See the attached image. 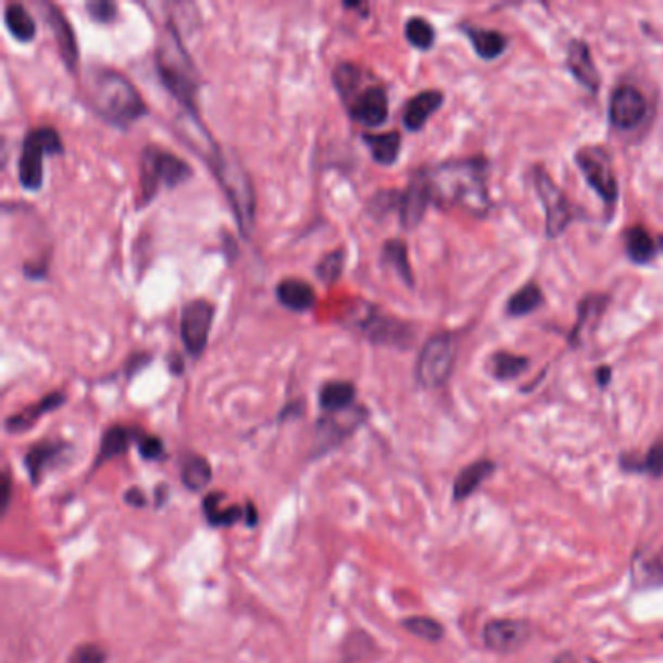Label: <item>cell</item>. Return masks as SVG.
Segmentation results:
<instances>
[{"label":"cell","instance_id":"cell-37","mask_svg":"<svg viewBox=\"0 0 663 663\" xmlns=\"http://www.w3.org/2000/svg\"><path fill=\"white\" fill-rule=\"evenodd\" d=\"M405 37L411 46L424 51V49H430L434 46L436 32H434L433 24L428 20L415 16L405 24Z\"/></svg>","mask_w":663,"mask_h":663},{"label":"cell","instance_id":"cell-26","mask_svg":"<svg viewBox=\"0 0 663 663\" xmlns=\"http://www.w3.org/2000/svg\"><path fill=\"white\" fill-rule=\"evenodd\" d=\"M4 24L9 28L10 36L18 39L20 43H29L36 39V20L24 4L10 2L9 7L4 9Z\"/></svg>","mask_w":663,"mask_h":663},{"label":"cell","instance_id":"cell-9","mask_svg":"<svg viewBox=\"0 0 663 663\" xmlns=\"http://www.w3.org/2000/svg\"><path fill=\"white\" fill-rule=\"evenodd\" d=\"M214 314H216L214 305L203 298H197L184 305L179 335H182V342L191 359H199L207 350Z\"/></svg>","mask_w":663,"mask_h":663},{"label":"cell","instance_id":"cell-46","mask_svg":"<svg viewBox=\"0 0 663 663\" xmlns=\"http://www.w3.org/2000/svg\"><path fill=\"white\" fill-rule=\"evenodd\" d=\"M660 248H662V251H663V236H662V238H660Z\"/></svg>","mask_w":663,"mask_h":663},{"label":"cell","instance_id":"cell-42","mask_svg":"<svg viewBox=\"0 0 663 663\" xmlns=\"http://www.w3.org/2000/svg\"><path fill=\"white\" fill-rule=\"evenodd\" d=\"M108 652L100 645L78 646L71 655V663H105Z\"/></svg>","mask_w":663,"mask_h":663},{"label":"cell","instance_id":"cell-11","mask_svg":"<svg viewBox=\"0 0 663 663\" xmlns=\"http://www.w3.org/2000/svg\"><path fill=\"white\" fill-rule=\"evenodd\" d=\"M535 189L539 199L543 201L545 212H547V236L559 238L566 226L572 222V207L562 193L561 187L554 184L543 167L535 170Z\"/></svg>","mask_w":663,"mask_h":663},{"label":"cell","instance_id":"cell-41","mask_svg":"<svg viewBox=\"0 0 663 663\" xmlns=\"http://www.w3.org/2000/svg\"><path fill=\"white\" fill-rule=\"evenodd\" d=\"M640 572L645 576L646 584H654V586H663V549L662 551H655L652 556H648Z\"/></svg>","mask_w":663,"mask_h":663},{"label":"cell","instance_id":"cell-17","mask_svg":"<svg viewBox=\"0 0 663 663\" xmlns=\"http://www.w3.org/2000/svg\"><path fill=\"white\" fill-rule=\"evenodd\" d=\"M443 103V93L440 90H424L416 93L415 98H411L406 102L405 111H403V125L406 130H421L426 121L433 117L436 111L440 110Z\"/></svg>","mask_w":663,"mask_h":663},{"label":"cell","instance_id":"cell-47","mask_svg":"<svg viewBox=\"0 0 663 663\" xmlns=\"http://www.w3.org/2000/svg\"><path fill=\"white\" fill-rule=\"evenodd\" d=\"M593 663H596V662H593Z\"/></svg>","mask_w":663,"mask_h":663},{"label":"cell","instance_id":"cell-44","mask_svg":"<svg viewBox=\"0 0 663 663\" xmlns=\"http://www.w3.org/2000/svg\"><path fill=\"white\" fill-rule=\"evenodd\" d=\"M125 500L129 502L130 506H142L145 504V497H142V492L139 489H130Z\"/></svg>","mask_w":663,"mask_h":663},{"label":"cell","instance_id":"cell-3","mask_svg":"<svg viewBox=\"0 0 663 663\" xmlns=\"http://www.w3.org/2000/svg\"><path fill=\"white\" fill-rule=\"evenodd\" d=\"M157 71L167 92L174 96L185 110L197 113V93H199V73L193 61L185 51L182 39L174 26H167L166 34L160 39L157 51Z\"/></svg>","mask_w":663,"mask_h":663},{"label":"cell","instance_id":"cell-36","mask_svg":"<svg viewBox=\"0 0 663 663\" xmlns=\"http://www.w3.org/2000/svg\"><path fill=\"white\" fill-rule=\"evenodd\" d=\"M347 251L342 248L333 249L332 253L323 255L322 261L315 265V275L323 285H335L342 275Z\"/></svg>","mask_w":663,"mask_h":663},{"label":"cell","instance_id":"cell-16","mask_svg":"<svg viewBox=\"0 0 663 663\" xmlns=\"http://www.w3.org/2000/svg\"><path fill=\"white\" fill-rule=\"evenodd\" d=\"M433 203L430 189L424 179L423 172L415 175V179L409 184L405 191L399 195V218L403 228H416L424 218V212L428 209V204Z\"/></svg>","mask_w":663,"mask_h":663},{"label":"cell","instance_id":"cell-32","mask_svg":"<svg viewBox=\"0 0 663 663\" xmlns=\"http://www.w3.org/2000/svg\"><path fill=\"white\" fill-rule=\"evenodd\" d=\"M133 438H135V430L125 428V426H111L110 430H105V434H103L98 461L102 463V461L120 458L129 450Z\"/></svg>","mask_w":663,"mask_h":663},{"label":"cell","instance_id":"cell-28","mask_svg":"<svg viewBox=\"0 0 663 663\" xmlns=\"http://www.w3.org/2000/svg\"><path fill=\"white\" fill-rule=\"evenodd\" d=\"M333 84L347 105L364 88V71L354 63H341L333 71Z\"/></svg>","mask_w":663,"mask_h":663},{"label":"cell","instance_id":"cell-1","mask_svg":"<svg viewBox=\"0 0 663 663\" xmlns=\"http://www.w3.org/2000/svg\"><path fill=\"white\" fill-rule=\"evenodd\" d=\"M433 203L485 216L490 209L487 191V160L463 158L423 170Z\"/></svg>","mask_w":663,"mask_h":663},{"label":"cell","instance_id":"cell-43","mask_svg":"<svg viewBox=\"0 0 663 663\" xmlns=\"http://www.w3.org/2000/svg\"><path fill=\"white\" fill-rule=\"evenodd\" d=\"M139 450L145 460H160L164 455V443L157 436H142Z\"/></svg>","mask_w":663,"mask_h":663},{"label":"cell","instance_id":"cell-29","mask_svg":"<svg viewBox=\"0 0 663 663\" xmlns=\"http://www.w3.org/2000/svg\"><path fill=\"white\" fill-rule=\"evenodd\" d=\"M625 246H627L628 258L633 259L636 265H646V263L654 261L655 253H658L652 236L640 226L625 232Z\"/></svg>","mask_w":663,"mask_h":663},{"label":"cell","instance_id":"cell-40","mask_svg":"<svg viewBox=\"0 0 663 663\" xmlns=\"http://www.w3.org/2000/svg\"><path fill=\"white\" fill-rule=\"evenodd\" d=\"M90 18L98 24H110L117 18V4L111 0H90L86 4Z\"/></svg>","mask_w":663,"mask_h":663},{"label":"cell","instance_id":"cell-6","mask_svg":"<svg viewBox=\"0 0 663 663\" xmlns=\"http://www.w3.org/2000/svg\"><path fill=\"white\" fill-rule=\"evenodd\" d=\"M65 147L61 135L53 127H36L29 130L22 145L18 162V179L26 191H37L43 185V158L63 154Z\"/></svg>","mask_w":663,"mask_h":663},{"label":"cell","instance_id":"cell-34","mask_svg":"<svg viewBox=\"0 0 663 663\" xmlns=\"http://www.w3.org/2000/svg\"><path fill=\"white\" fill-rule=\"evenodd\" d=\"M212 480V467L209 461L201 455H193L185 461L184 470H182V483L189 490L199 492L207 489Z\"/></svg>","mask_w":663,"mask_h":663},{"label":"cell","instance_id":"cell-27","mask_svg":"<svg viewBox=\"0 0 663 663\" xmlns=\"http://www.w3.org/2000/svg\"><path fill=\"white\" fill-rule=\"evenodd\" d=\"M621 467L628 473H640V475H650L654 479L663 477V438L655 440L654 446L646 452L642 458H621Z\"/></svg>","mask_w":663,"mask_h":663},{"label":"cell","instance_id":"cell-8","mask_svg":"<svg viewBox=\"0 0 663 663\" xmlns=\"http://www.w3.org/2000/svg\"><path fill=\"white\" fill-rule=\"evenodd\" d=\"M352 325L359 329L364 337H368L374 345H387V347H399L406 349L415 339V332L411 325L399 322L391 315L379 314L376 308L366 305V312L356 315Z\"/></svg>","mask_w":663,"mask_h":663},{"label":"cell","instance_id":"cell-39","mask_svg":"<svg viewBox=\"0 0 663 663\" xmlns=\"http://www.w3.org/2000/svg\"><path fill=\"white\" fill-rule=\"evenodd\" d=\"M406 633L423 638L426 642H440L443 638V627L430 617H409L403 621Z\"/></svg>","mask_w":663,"mask_h":663},{"label":"cell","instance_id":"cell-14","mask_svg":"<svg viewBox=\"0 0 663 663\" xmlns=\"http://www.w3.org/2000/svg\"><path fill=\"white\" fill-rule=\"evenodd\" d=\"M350 117L359 121L364 127H379L384 125L389 113L387 93L381 86H364L349 103H347Z\"/></svg>","mask_w":663,"mask_h":663},{"label":"cell","instance_id":"cell-33","mask_svg":"<svg viewBox=\"0 0 663 663\" xmlns=\"http://www.w3.org/2000/svg\"><path fill=\"white\" fill-rule=\"evenodd\" d=\"M541 304H543L541 288L537 283H527L522 290H517L516 295L510 298L506 312L512 317H522V315L531 314Z\"/></svg>","mask_w":663,"mask_h":663},{"label":"cell","instance_id":"cell-19","mask_svg":"<svg viewBox=\"0 0 663 663\" xmlns=\"http://www.w3.org/2000/svg\"><path fill=\"white\" fill-rule=\"evenodd\" d=\"M568 68L584 88H588L590 92H598L601 78H599L598 68L593 65L590 47L586 41H572L568 47Z\"/></svg>","mask_w":663,"mask_h":663},{"label":"cell","instance_id":"cell-21","mask_svg":"<svg viewBox=\"0 0 663 663\" xmlns=\"http://www.w3.org/2000/svg\"><path fill=\"white\" fill-rule=\"evenodd\" d=\"M495 470H497V465H495V461L490 460L473 461L467 467H463L453 480V498L461 502V500L473 497L480 489V485L495 473Z\"/></svg>","mask_w":663,"mask_h":663},{"label":"cell","instance_id":"cell-23","mask_svg":"<svg viewBox=\"0 0 663 663\" xmlns=\"http://www.w3.org/2000/svg\"><path fill=\"white\" fill-rule=\"evenodd\" d=\"M463 34L470 37L475 53L485 61H495L506 51V37L497 29H483L477 26H463Z\"/></svg>","mask_w":663,"mask_h":663},{"label":"cell","instance_id":"cell-7","mask_svg":"<svg viewBox=\"0 0 663 663\" xmlns=\"http://www.w3.org/2000/svg\"><path fill=\"white\" fill-rule=\"evenodd\" d=\"M458 341L452 333H438L424 342L416 360V381L426 389L442 387L452 376Z\"/></svg>","mask_w":663,"mask_h":663},{"label":"cell","instance_id":"cell-24","mask_svg":"<svg viewBox=\"0 0 663 663\" xmlns=\"http://www.w3.org/2000/svg\"><path fill=\"white\" fill-rule=\"evenodd\" d=\"M354 397H356V387L350 381H342V379H333L323 384L320 389V405L323 411L327 413H342L347 411L352 403H354Z\"/></svg>","mask_w":663,"mask_h":663},{"label":"cell","instance_id":"cell-12","mask_svg":"<svg viewBox=\"0 0 663 663\" xmlns=\"http://www.w3.org/2000/svg\"><path fill=\"white\" fill-rule=\"evenodd\" d=\"M531 638V625L522 618H492L483 630L485 646L497 654H512Z\"/></svg>","mask_w":663,"mask_h":663},{"label":"cell","instance_id":"cell-38","mask_svg":"<svg viewBox=\"0 0 663 663\" xmlns=\"http://www.w3.org/2000/svg\"><path fill=\"white\" fill-rule=\"evenodd\" d=\"M221 495H211L204 500V512L209 522L214 525L236 524L241 517L240 506H222Z\"/></svg>","mask_w":663,"mask_h":663},{"label":"cell","instance_id":"cell-35","mask_svg":"<svg viewBox=\"0 0 663 663\" xmlns=\"http://www.w3.org/2000/svg\"><path fill=\"white\" fill-rule=\"evenodd\" d=\"M527 366H529V360L525 356L510 354V352H497L490 356V372L500 381L516 379L522 372L527 370Z\"/></svg>","mask_w":663,"mask_h":663},{"label":"cell","instance_id":"cell-20","mask_svg":"<svg viewBox=\"0 0 663 663\" xmlns=\"http://www.w3.org/2000/svg\"><path fill=\"white\" fill-rule=\"evenodd\" d=\"M277 300L290 312H308L315 305L314 286L302 278H285L277 285Z\"/></svg>","mask_w":663,"mask_h":663},{"label":"cell","instance_id":"cell-30","mask_svg":"<svg viewBox=\"0 0 663 663\" xmlns=\"http://www.w3.org/2000/svg\"><path fill=\"white\" fill-rule=\"evenodd\" d=\"M381 259L386 265H391L396 268L397 275L401 277V280L406 286L415 285L413 280V271H411V263H409V251H406V243L403 240H389L384 243L381 249Z\"/></svg>","mask_w":663,"mask_h":663},{"label":"cell","instance_id":"cell-45","mask_svg":"<svg viewBox=\"0 0 663 663\" xmlns=\"http://www.w3.org/2000/svg\"><path fill=\"white\" fill-rule=\"evenodd\" d=\"M596 378H598L599 386H608L609 381H611V368L601 366V368H598V372H596Z\"/></svg>","mask_w":663,"mask_h":663},{"label":"cell","instance_id":"cell-4","mask_svg":"<svg viewBox=\"0 0 663 663\" xmlns=\"http://www.w3.org/2000/svg\"><path fill=\"white\" fill-rule=\"evenodd\" d=\"M207 160H209V166H211L216 182L221 184L222 191L230 201L232 211L236 214L241 234L248 238L253 230V222H255V189L251 184L248 170L241 166L238 158L226 154L216 145H211V152L207 154Z\"/></svg>","mask_w":663,"mask_h":663},{"label":"cell","instance_id":"cell-31","mask_svg":"<svg viewBox=\"0 0 663 663\" xmlns=\"http://www.w3.org/2000/svg\"><path fill=\"white\" fill-rule=\"evenodd\" d=\"M63 450H65V443L61 442H39L36 448H32L26 455L29 477L34 480L39 479V475L46 471V467L61 458Z\"/></svg>","mask_w":663,"mask_h":663},{"label":"cell","instance_id":"cell-18","mask_svg":"<svg viewBox=\"0 0 663 663\" xmlns=\"http://www.w3.org/2000/svg\"><path fill=\"white\" fill-rule=\"evenodd\" d=\"M65 401V393L53 391V393H49V396L43 397V399H39L34 405L22 409L16 415L9 416L4 426H7V430L12 434L26 433V430H29L41 416L51 413V411H55V409L63 405Z\"/></svg>","mask_w":663,"mask_h":663},{"label":"cell","instance_id":"cell-25","mask_svg":"<svg viewBox=\"0 0 663 663\" xmlns=\"http://www.w3.org/2000/svg\"><path fill=\"white\" fill-rule=\"evenodd\" d=\"M364 145L379 166H393L401 152V135L397 130L379 133V135H362Z\"/></svg>","mask_w":663,"mask_h":663},{"label":"cell","instance_id":"cell-22","mask_svg":"<svg viewBox=\"0 0 663 663\" xmlns=\"http://www.w3.org/2000/svg\"><path fill=\"white\" fill-rule=\"evenodd\" d=\"M609 298L608 296H588L580 302V314H578V322L576 327L571 335L572 345H581L584 339L590 335L596 325H598L601 315L608 308Z\"/></svg>","mask_w":663,"mask_h":663},{"label":"cell","instance_id":"cell-10","mask_svg":"<svg viewBox=\"0 0 663 663\" xmlns=\"http://www.w3.org/2000/svg\"><path fill=\"white\" fill-rule=\"evenodd\" d=\"M576 164L586 177V182L593 187V191L608 204L617 203V177L613 174V166L608 152L601 147H584L576 152Z\"/></svg>","mask_w":663,"mask_h":663},{"label":"cell","instance_id":"cell-15","mask_svg":"<svg viewBox=\"0 0 663 663\" xmlns=\"http://www.w3.org/2000/svg\"><path fill=\"white\" fill-rule=\"evenodd\" d=\"M41 9L46 12V22L49 24V28L53 29V37H55L57 47H59V55L63 59L66 68L68 71H76L78 66V59H80V51H78V43H76V36H74L73 26L65 16V12L59 9L53 2H43Z\"/></svg>","mask_w":663,"mask_h":663},{"label":"cell","instance_id":"cell-2","mask_svg":"<svg viewBox=\"0 0 663 663\" xmlns=\"http://www.w3.org/2000/svg\"><path fill=\"white\" fill-rule=\"evenodd\" d=\"M88 98L92 110L105 123L121 129H127L148 113L147 103L135 84L111 68H98L92 73Z\"/></svg>","mask_w":663,"mask_h":663},{"label":"cell","instance_id":"cell-13","mask_svg":"<svg viewBox=\"0 0 663 663\" xmlns=\"http://www.w3.org/2000/svg\"><path fill=\"white\" fill-rule=\"evenodd\" d=\"M646 117V100L635 86H618L609 103V121L613 127L630 130L638 127Z\"/></svg>","mask_w":663,"mask_h":663},{"label":"cell","instance_id":"cell-5","mask_svg":"<svg viewBox=\"0 0 663 663\" xmlns=\"http://www.w3.org/2000/svg\"><path fill=\"white\" fill-rule=\"evenodd\" d=\"M191 177L189 164L164 148L147 147L140 154V204L150 203L160 187L174 189Z\"/></svg>","mask_w":663,"mask_h":663}]
</instances>
